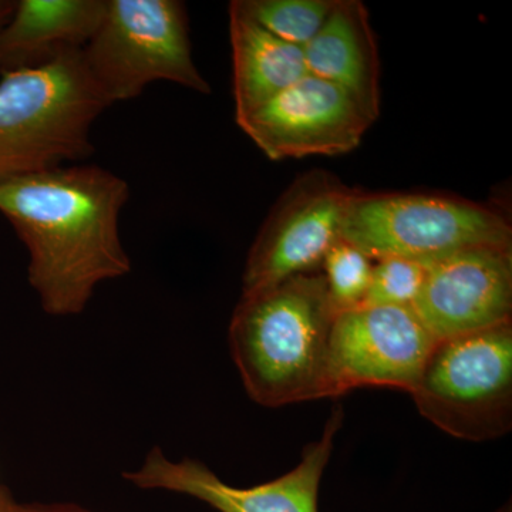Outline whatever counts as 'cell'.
Masks as SVG:
<instances>
[{"label": "cell", "instance_id": "5b68a950", "mask_svg": "<svg viewBox=\"0 0 512 512\" xmlns=\"http://www.w3.org/2000/svg\"><path fill=\"white\" fill-rule=\"evenodd\" d=\"M83 57L110 106L137 99L161 80L211 93L192 59L187 9L178 0H107Z\"/></svg>", "mask_w": 512, "mask_h": 512}, {"label": "cell", "instance_id": "9c48e42d", "mask_svg": "<svg viewBox=\"0 0 512 512\" xmlns=\"http://www.w3.org/2000/svg\"><path fill=\"white\" fill-rule=\"evenodd\" d=\"M342 423L343 410L335 407L320 439L303 448L298 466L252 487L227 484L201 461L171 460L160 448H153L143 464L124 477L140 490L187 495L217 512H318L320 481Z\"/></svg>", "mask_w": 512, "mask_h": 512}, {"label": "cell", "instance_id": "52a82bcc", "mask_svg": "<svg viewBox=\"0 0 512 512\" xmlns=\"http://www.w3.org/2000/svg\"><path fill=\"white\" fill-rule=\"evenodd\" d=\"M352 188L335 174L299 175L275 202L245 262L242 293H251L322 268L340 239Z\"/></svg>", "mask_w": 512, "mask_h": 512}, {"label": "cell", "instance_id": "ffe728a7", "mask_svg": "<svg viewBox=\"0 0 512 512\" xmlns=\"http://www.w3.org/2000/svg\"><path fill=\"white\" fill-rule=\"evenodd\" d=\"M497 512H512L511 501H508V504L503 505Z\"/></svg>", "mask_w": 512, "mask_h": 512}, {"label": "cell", "instance_id": "8992f818", "mask_svg": "<svg viewBox=\"0 0 512 512\" xmlns=\"http://www.w3.org/2000/svg\"><path fill=\"white\" fill-rule=\"evenodd\" d=\"M424 419L467 441L512 427V322L439 340L412 393Z\"/></svg>", "mask_w": 512, "mask_h": 512}, {"label": "cell", "instance_id": "2e32d148", "mask_svg": "<svg viewBox=\"0 0 512 512\" xmlns=\"http://www.w3.org/2000/svg\"><path fill=\"white\" fill-rule=\"evenodd\" d=\"M375 261L345 239L332 245L323 259L322 271L330 305L336 315L352 311L365 303Z\"/></svg>", "mask_w": 512, "mask_h": 512}, {"label": "cell", "instance_id": "d6986e66", "mask_svg": "<svg viewBox=\"0 0 512 512\" xmlns=\"http://www.w3.org/2000/svg\"><path fill=\"white\" fill-rule=\"evenodd\" d=\"M16 2L12 0H0V30L8 23L13 10H15Z\"/></svg>", "mask_w": 512, "mask_h": 512}, {"label": "cell", "instance_id": "ba28073f", "mask_svg": "<svg viewBox=\"0 0 512 512\" xmlns=\"http://www.w3.org/2000/svg\"><path fill=\"white\" fill-rule=\"evenodd\" d=\"M434 345L412 308L359 306L338 313L330 332L325 397L360 387L412 393Z\"/></svg>", "mask_w": 512, "mask_h": 512}, {"label": "cell", "instance_id": "30bf717a", "mask_svg": "<svg viewBox=\"0 0 512 512\" xmlns=\"http://www.w3.org/2000/svg\"><path fill=\"white\" fill-rule=\"evenodd\" d=\"M237 123L269 160L282 161L348 154L375 120L338 86L306 74Z\"/></svg>", "mask_w": 512, "mask_h": 512}, {"label": "cell", "instance_id": "8fae6325", "mask_svg": "<svg viewBox=\"0 0 512 512\" xmlns=\"http://www.w3.org/2000/svg\"><path fill=\"white\" fill-rule=\"evenodd\" d=\"M412 309L436 342L512 322V248L461 249L430 262Z\"/></svg>", "mask_w": 512, "mask_h": 512}, {"label": "cell", "instance_id": "7c38bea8", "mask_svg": "<svg viewBox=\"0 0 512 512\" xmlns=\"http://www.w3.org/2000/svg\"><path fill=\"white\" fill-rule=\"evenodd\" d=\"M311 76L338 86L377 120L380 114V57L369 10L360 0H336L335 8L303 47Z\"/></svg>", "mask_w": 512, "mask_h": 512}, {"label": "cell", "instance_id": "7a4b0ae2", "mask_svg": "<svg viewBox=\"0 0 512 512\" xmlns=\"http://www.w3.org/2000/svg\"><path fill=\"white\" fill-rule=\"evenodd\" d=\"M335 316L322 271L242 293L229 348L248 396L264 407L323 399Z\"/></svg>", "mask_w": 512, "mask_h": 512}, {"label": "cell", "instance_id": "6da1fadb", "mask_svg": "<svg viewBox=\"0 0 512 512\" xmlns=\"http://www.w3.org/2000/svg\"><path fill=\"white\" fill-rule=\"evenodd\" d=\"M128 197L126 180L92 164L0 181V214L28 249L29 284L47 315H80L97 286L130 274L120 237Z\"/></svg>", "mask_w": 512, "mask_h": 512}, {"label": "cell", "instance_id": "3957f363", "mask_svg": "<svg viewBox=\"0 0 512 512\" xmlns=\"http://www.w3.org/2000/svg\"><path fill=\"white\" fill-rule=\"evenodd\" d=\"M109 107L87 70L83 49L2 74L0 181L92 156L93 124Z\"/></svg>", "mask_w": 512, "mask_h": 512}, {"label": "cell", "instance_id": "4fadbf2b", "mask_svg": "<svg viewBox=\"0 0 512 512\" xmlns=\"http://www.w3.org/2000/svg\"><path fill=\"white\" fill-rule=\"evenodd\" d=\"M107 0H19L0 30V74L32 69L84 49L99 29Z\"/></svg>", "mask_w": 512, "mask_h": 512}, {"label": "cell", "instance_id": "5bb4252c", "mask_svg": "<svg viewBox=\"0 0 512 512\" xmlns=\"http://www.w3.org/2000/svg\"><path fill=\"white\" fill-rule=\"evenodd\" d=\"M232 93L235 120L248 116L308 74L302 47L262 28L231 2Z\"/></svg>", "mask_w": 512, "mask_h": 512}, {"label": "cell", "instance_id": "e0dca14e", "mask_svg": "<svg viewBox=\"0 0 512 512\" xmlns=\"http://www.w3.org/2000/svg\"><path fill=\"white\" fill-rule=\"evenodd\" d=\"M430 262L383 258L373 265L372 281L362 306L412 308L423 288Z\"/></svg>", "mask_w": 512, "mask_h": 512}, {"label": "cell", "instance_id": "ac0fdd59", "mask_svg": "<svg viewBox=\"0 0 512 512\" xmlns=\"http://www.w3.org/2000/svg\"><path fill=\"white\" fill-rule=\"evenodd\" d=\"M0 512H92L74 503H20L0 485Z\"/></svg>", "mask_w": 512, "mask_h": 512}, {"label": "cell", "instance_id": "277c9868", "mask_svg": "<svg viewBox=\"0 0 512 512\" xmlns=\"http://www.w3.org/2000/svg\"><path fill=\"white\" fill-rule=\"evenodd\" d=\"M340 238L372 261L433 262L461 249L511 248L512 229L494 208L453 195L353 190Z\"/></svg>", "mask_w": 512, "mask_h": 512}, {"label": "cell", "instance_id": "9a60e30c", "mask_svg": "<svg viewBox=\"0 0 512 512\" xmlns=\"http://www.w3.org/2000/svg\"><path fill=\"white\" fill-rule=\"evenodd\" d=\"M245 15L289 45L305 47L319 32L336 0H234Z\"/></svg>", "mask_w": 512, "mask_h": 512}]
</instances>
